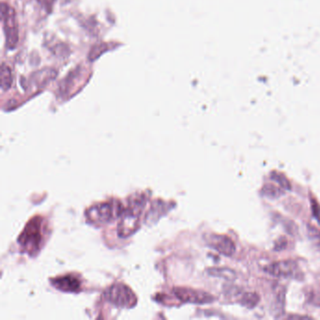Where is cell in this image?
Here are the masks:
<instances>
[{"instance_id": "6da1fadb", "label": "cell", "mask_w": 320, "mask_h": 320, "mask_svg": "<svg viewBox=\"0 0 320 320\" xmlns=\"http://www.w3.org/2000/svg\"><path fill=\"white\" fill-rule=\"evenodd\" d=\"M147 199L145 196H135L129 201V205L124 209L118 225V234L120 238H128L140 227V218Z\"/></svg>"}, {"instance_id": "7a4b0ae2", "label": "cell", "mask_w": 320, "mask_h": 320, "mask_svg": "<svg viewBox=\"0 0 320 320\" xmlns=\"http://www.w3.org/2000/svg\"><path fill=\"white\" fill-rule=\"evenodd\" d=\"M44 240V222L42 217H34L24 228L18 243L25 253L35 255L42 248Z\"/></svg>"}, {"instance_id": "3957f363", "label": "cell", "mask_w": 320, "mask_h": 320, "mask_svg": "<svg viewBox=\"0 0 320 320\" xmlns=\"http://www.w3.org/2000/svg\"><path fill=\"white\" fill-rule=\"evenodd\" d=\"M124 208L120 201L109 200L97 203L86 211L87 222L91 224L102 225L121 217Z\"/></svg>"}, {"instance_id": "277c9868", "label": "cell", "mask_w": 320, "mask_h": 320, "mask_svg": "<svg viewBox=\"0 0 320 320\" xmlns=\"http://www.w3.org/2000/svg\"><path fill=\"white\" fill-rule=\"evenodd\" d=\"M105 299L117 307L131 308L136 304V294L124 284L118 283L111 286L104 294Z\"/></svg>"}, {"instance_id": "5b68a950", "label": "cell", "mask_w": 320, "mask_h": 320, "mask_svg": "<svg viewBox=\"0 0 320 320\" xmlns=\"http://www.w3.org/2000/svg\"><path fill=\"white\" fill-rule=\"evenodd\" d=\"M1 16L7 41L6 45L9 49H13L18 42V27L15 20V12L10 6L3 3L1 5Z\"/></svg>"}, {"instance_id": "8992f818", "label": "cell", "mask_w": 320, "mask_h": 320, "mask_svg": "<svg viewBox=\"0 0 320 320\" xmlns=\"http://www.w3.org/2000/svg\"><path fill=\"white\" fill-rule=\"evenodd\" d=\"M173 292L180 302L186 304H206L215 300L212 294L194 288H175Z\"/></svg>"}, {"instance_id": "52a82bcc", "label": "cell", "mask_w": 320, "mask_h": 320, "mask_svg": "<svg viewBox=\"0 0 320 320\" xmlns=\"http://www.w3.org/2000/svg\"><path fill=\"white\" fill-rule=\"evenodd\" d=\"M264 271L271 276L297 278L299 274L298 264L292 260L278 261L265 267Z\"/></svg>"}, {"instance_id": "ba28073f", "label": "cell", "mask_w": 320, "mask_h": 320, "mask_svg": "<svg viewBox=\"0 0 320 320\" xmlns=\"http://www.w3.org/2000/svg\"><path fill=\"white\" fill-rule=\"evenodd\" d=\"M206 243L212 249L216 250L220 254L225 256H231L236 252V245L233 240L228 236L223 235H210L206 239Z\"/></svg>"}, {"instance_id": "9c48e42d", "label": "cell", "mask_w": 320, "mask_h": 320, "mask_svg": "<svg viewBox=\"0 0 320 320\" xmlns=\"http://www.w3.org/2000/svg\"><path fill=\"white\" fill-rule=\"evenodd\" d=\"M52 286L63 292L76 293L81 290V280L73 274L57 277L52 280Z\"/></svg>"}, {"instance_id": "30bf717a", "label": "cell", "mask_w": 320, "mask_h": 320, "mask_svg": "<svg viewBox=\"0 0 320 320\" xmlns=\"http://www.w3.org/2000/svg\"><path fill=\"white\" fill-rule=\"evenodd\" d=\"M211 276L222 278L228 281H234L237 278V273L235 271L228 268H213L208 271Z\"/></svg>"}, {"instance_id": "8fae6325", "label": "cell", "mask_w": 320, "mask_h": 320, "mask_svg": "<svg viewBox=\"0 0 320 320\" xmlns=\"http://www.w3.org/2000/svg\"><path fill=\"white\" fill-rule=\"evenodd\" d=\"M260 302V297L255 292H246L239 299V304L248 309H253L257 306Z\"/></svg>"}, {"instance_id": "7c38bea8", "label": "cell", "mask_w": 320, "mask_h": 320, "mask_svg": "<svg viewBox=\"0 0 320 320\" xmlns=\"http://www.w3.org/2000/svg\"><path fill=\"white\" fill-rule=\"evenodd\" d=\"M12 84V76L11 70L8 66L2 64L1 68V87L3 90H7L11 87Z\"/></svg>"}, {"instance_id": "4fadbf2b", "label": "cell", "mask_w": 320, "mask_h": 320, "mask_svg": "<svg viewBox=\"0 0 320 320\" xmlns=\"http://www.w3.org/2000/svg\"><path fill=\"white\" fill-rule=\"evenodd\" d=\"M262 195L268 198L275 199L283 195V191L275 185L266 184L262 189Z\"/></svg>"}, {"instance_id": "5bb4252c", "label": "cell", "mask_w": 320, "mask_h": 320, "mask_svg": "<svg viewBox=\"0 0 320 320\" xmlns=\"http://www.w3.org/2000/svg\"><path fill=\"white\" fill-rule=\"evenodd\" d=\"M271 179L280 185L284 190H291V184L289 180L282 174L273 172L271 174Z\"/></svg>"}, {"instance_id": "9a60e30c", "label": "cell", "mask_w": 320, "mask_h": 320, "mask_svg": "<svg viewBox=\"0 0 320 320\" xmlns=\"http://www.w3.org/2000/svg\"><path fill=\"white\" fill-rule=\"evenodd\" d=\"M308 233H309L310 238L311 239H314L317 241V242H319L320 243V232L316 229V228H311L309 227L308 228Z\"/></svg>"}, {"instance_id": "2e32d148", "label": "cell", "mask_w": 320, "mask_h": 320, "mask_svg": "<svg viewBox=\"0 0 320 320\" xmlns=\"http://www.w3.org/2000/svg\"><path fill=\"white\" fill-rule=\"evenodd\" d=\"M54 0H39V2L41 3V4H43V5L45 7V8H47V9H51L52 8V6L54 4Z\"/></svg>"}, {"instance_id": "e0dca14e", "label": "cell", "mask_w": 320, "mask_h": 320, "mask_svg": "<svg viewBox=\"0 0 320 320\" xmlns=\"http://www.w3.org/2000/svg\"><path fill=\"white\" fill-rule=\"evenodd\" d=\"M288 319H311V317L307 316V315H288Z\"/></svg>"}]
</instances>
